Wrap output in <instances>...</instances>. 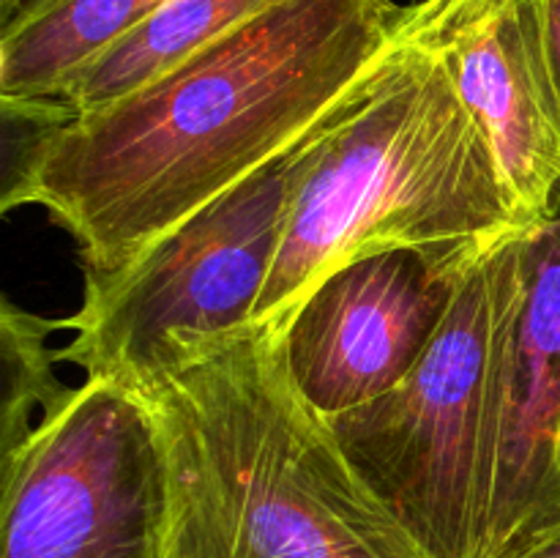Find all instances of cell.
Masks as SVG:
<instances>
[{
    "mask_svg": "<svg viewBox=\"0 0 560 558\" xmlns=\"http://www.w3.org/2000/svg\"><path fill=\"white\" fill-rule=\"evenodd\" d=\"M271 0H167L156 14L77 71L27 126L52 124L104 107L222 38Z\"/></svg>",
    "mask_w": 560,
    "mask_h": 558,
    "instance_id": "8fae6325",
    "label": "cell"
},
{
    "mask_svg": "<svg viewBox=\"0 0 560 558\" xmlns=\"http://www.w3.org/2000/svg\"><path fill=\"white\" fill-rule=\"evenodd\" d=\"M536 224L405 5L375 69L310 135L252 326L279 332L317 282L377 252L474 263Z\"/></svg>",
    "mask_w": 560,
    "mask_h": 558,
    "instance_id": "3957f363",
    "label": "cell"
},
{
    "mask_svg": "<svg viewBox=\"0 0 560 558\" xmlns=\"http://www.w3.org/2000/svg\"><path fill=\"white\" fill-rule=\"evenodd\" d=\"M167 460L162 558H427L246 326L131 381Z\"/></svg>",
    "mask_w": 560,
    "mask_h": 558,
    "instance_id": "7a4b0ae2",
    "label": "cell"
},
{
    "mask_svg": "<svg viewBox=\"0 0 560 558\" xmlns=\"http://www.w3.org/2000/svg\"><path fill=\"white\" fill-rule=\"evenodd\" d=\"M536 11H539L541 49H545L547 71H550L560 115V0H536Z\"/></svg>",
    "mask_w": 560,
    "mask_h": 558,
    "instance_id": "4fadbf2b",
    "label": "cell"
},
{
    "mask_svg": "<svg viewBox=\"0 0 560 558\" xmlns=\"http://www.w3.org/2000/svg\"><path fill=\"white\" fill-rule=\"evenodd\" d=\"M560 509V206L525 241L487 558H517Z\"/></svg>",
    "mask_w": 560,
    "mask_h": 558,
    "instance_id": "9c48e42d",
    "label": "cell"
},
{
    "mask_svg": "<svg viewBox=\"0 0 560 558\" xmlns=\"http://www.w3.org/2000/svg\"><path fill=\"white\" fill-rule=\"evenodd\" d=\"M306 140L184 219L126 271L82 282L80 306L58 321L71 334L55 350L58 364L131 383L252 326Z\"/></svg>",
    "mask_w": 560,
    "mask_h": 558,
    "instance_id": "5b68a950",
    "label": "cell"
},
{
    "mask_svg": "<svg viewBox=\"0 0 560 558\" xmlns=\"http://www.w3.org/2000/svg\"><path fill=\"white\" fill-rule=\"evenodd\" d=\"M58 321H47L16 306L0 304V356H3V399H0V457L14 452L49 410L63 403L71 386L55 375V350L49 337Z\"/></svg>",
    "mask_w": 560,
    "mask_h": 558,
    "instance_id": "7c38bea8",
    "label": "cell"
},
{
    "mask_svg": "<svg viewBox=\"0 0 560 558\" xmlns=\"http://www.w3.org/2000/svg\"><path fill=\"white\" fill-rule=\"evenodd\" d=\"M410 11L528 222H545L560 206V115L536 0H419Z\"/></svg>",
    "mask_w": 560,
    "mask_h": 558,
    "instance_id": "ba28073f",
    "label": "cell"
},
{
    "mask_svg": "<svg viewBox=\"0 0 560 558\" xmlns=\"http://www.w3.org/2000/svg\"><path fill=\"white\" fill-rule=\"evenodd\" d=\"M474 263L394 249L328 274L279 328L301 397L331 419L392 392L430 350Z\"/></svg>",
    "mask_w": 560,
    "mask_h": 558,
    "instance_id": "52a82bcc",
    "label": "cell"
},
{
    "mask_svg": "<svg viewBox=\"0 0 560 558\" xmlns=\"http://www.w3.org/2000/svg\"><path fill=\"white\" fill-rule=\"evenodd\" d=\"M517 558H560V509L547 528Z\"/></svg>",
    "mask_w": 560,
    "mask_h": 558,
    "instance_id": "5bb4252c",
    "label": "cell"
},
{
    "mask_svg": "<svg viewBox=\"0 0 560 558\" xmlns=\"http://www.w3.org/2000/svg\"><path fill=\"white\" fill-rule=\"evenodd\" d=\"M402 14L394 0H271L148 85L25 124L3 211L42 208L74 241L82 282L115 277L337 113Z\"/></svg>",
    "mask_w": 560,
    "mask_h": 558,
    "instance_id": "6da1fadb",
    "label": "cell"
},
{
    "mask_svg": "<svg viewBox=\"0 0 560 558\" xmlns=\"http://www.w3.org/2000/svg\"><path fill=\"white\" fill-rule=\"evenodd\" d=\"M16 3H20V0H0V14H5V11L14 9Z\"/></svg>",
    "mask_w": 560,
    "mask_h": 558,
    "instance_id": "9a60e30c",
    "label": "cell"
},
{
    "mask_svg": "<svg viewBox=\"0 0 560 558\" xmlns=\"http://www.w3.org/2000/svg\"><path fill=\"white\" fill-rule=\"evenodd\" d=\"M528 233L465 271L430 350L392 392L328 419L355 474L427 558H487Z\"/></svg>",
    "mask_w": 560,
    "mask_h": 558,
    "instance_id": "277c9868",
    "label": "cell"
},
{
    "mask_svg": "<svg viewBox=\"0 0 560 558\" xmlns=\"http://www.w3.org/2000/svg\"><path fill=\"white\" fill-rule=\"evenodd\" d=\"M167 0H20L0 14V109L33 120L80 69Z\"/></svg>",
    "mask_w": 560,
    "mask_h": 558,
    "instance_id": "30bf717a",
    "label": "cell"
},
{
    "mask_svg": "<svg viewBox=\"0 0 560 558\" xmlns=\"http://www.w3.org/2000/svg\"><path fill=\"white\" fill-rule=\"evenodd\" d=\"M167 460L135 386L85 377L0 457V558H162Z\"/></svg>",
    "mask_w": 560,
    "mask_h": 558,
    "instance_id": "8992f818",
    "label": "cell"
}]
</instances>
